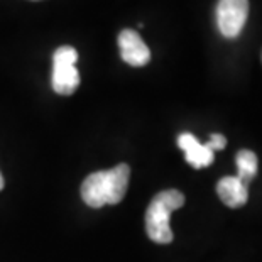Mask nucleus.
<instances>
[{"mask_svg":"<svg viewBox=\"0 0 262 262\" xmlns=\"http://www.w3.org/2000/svg\"><path fill=\"white\" fill-rule=\"evenodd\" d=\"M2 188H4V176L0 174V189H2Z\"/></svg>","mask_w":262,"mask_h":262,"instance_id":"nucleus-10","label":"nucleus"},{"mask_svg":"<svg viewBox=\"0 0 262 262\" xmlns=\"http://www.w3.org/2000/svg\"><path fill=\"white\" fill-rule=\"evenodd\" d=\"M178 146L185 150V158L186 163L191 164L194 169H202L206 168L213 163L215 159V152L211 149L206 147V144H202L193 134H181L178 137Z\"/></svg>","mask_w":262,"mask_h":262,"instance_id":"nucleus-6","label":"nucleus"},{"mask_svg":"<svg viewBox=\"0 0 262 262\" xmlns=\"http://www.w3.org/2000/svg\"><path fill=\"white\" fill-rule=\"evenodd\" d=\"M119 49L120 56L127 64L141 68L146 66L150 61V51L147 44L142 41V37L139 36L137 31L124 29L119 34Z\"/></svg>","mask_w":262,"mask_h":262,"instance_id":"nucleus-5","label":"nucleus"},{"mask_svg":"<svg viewBox=\"0 0 262 262\" xmlns=\"http://www.w3.org/2000/svg\"><path fill=\"white\" fill-rule=\"evenodd\" d=\"M78 53L71 46H59L53 54L51 85L58 95H73L80 86V73L76 70Z\"/></svg>","mask_w":262,"mask_h":262,"instance_id":"nucleus-3","label":"nucleus"},{"mask_svg":"<svg viewBox=\"0 0 262 262\" xmlns=\"http://www.w3.org/2000/svg\"><path fill=\"white\" fill-rule=\"evenodd\" d=\"M205 144H206V147L215 152V150H222L227 146V139H225V136H222V134H211L210 141Z\"/></svg>","mask_w":262,"mask_h":262,"instance_id":"nucleus-9","label":"nucleus"},{"mask_svg":"<svg viewBox=\"0 0 262 262\" xmlns=\"http://www.w3.org/2000/svg\"><path fill=\"white\" fill-rule=\"evenodd\" d=\"M183 205L185 194L178 189H166L156 194L146 211V232L150 241L156 244H169L172 241L169 216Z\"/></svg>","mask_w":262,"mask_h":262,"instance_id":"nucleus-2","label":"nucleus"},{"mask_svg":"<svg viewBox=\"0 0 262 262\" xmlns=\"http://www.w3.org/2000/svg\"><path fill=\"white\" fill-rule=\"evenodd\" d=\"M237 178L241 180L244 185H249L250 181L254 180L255 174H257V156H255L252 150H238L237 158Z\"/></svg>","mask_w":262,"mask_h":262,"instance_id":"nucleus-8","label":"nucleus"},{"mask_svg":"<svg viewBox=\"0 0 262 262\" xmlns=\"http://www.w3.org/2000/svg\"><path fill=\"white\" fill-rule=\"evenodd\" d=\"M129 178L130 168L127 164H119L108 171L93 172L81 185L83 202L92 208L120 203L129 188Z\"/></svg>","mask_w":262,"mask_h":262,"instance_id":"nucleus-1","label":"nucleus"},{"mask_svg":"<svg viewBox=\"0 0 262 262\" xmlns=\"http://www.w3.org/2000/svg\"><path fill=\"white\" fill-rule=\"evenodd\" d=\"M216 193L228 208H241L249 200L247 185H244L237 176L222 178L216 185Z\"/></svg>","mask_w":262,"mask_h":262,"instance_id":"nucleus-7","label":"nucleus"},{"mask_svg":"<svg viewBox=\"0 0 262 262\" xmlns=\"http://www.w3.org/2000/svg\"><path fill=\"white\" fill-rule=\"evenodd\" d=\"M249 15V0H219L216 5V26L222 36L228 39L242 32Z\"/></svg>","mask_w":262,"mask_h":262,"instance_id":"nucleus-4","label":"nucleus"}]
</instances>
